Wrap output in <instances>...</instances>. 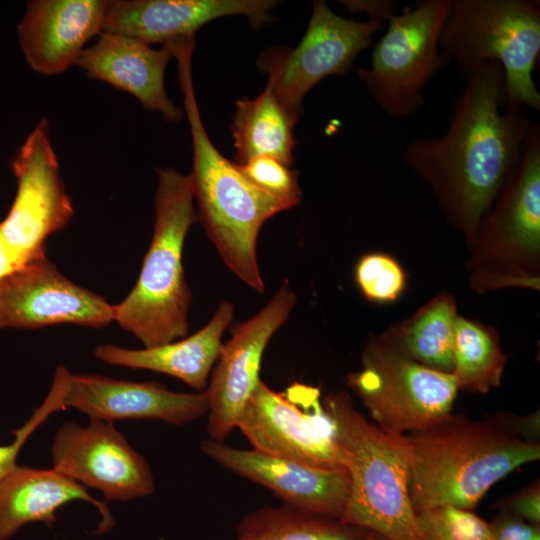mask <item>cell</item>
<instances>
[{"label":"cell","mask_w":540,"mask_h":540,"mask_svg":"<svg viewBox=\"0 0 540 540\" xmlns=\"http://www.w3.org/2000/svg\"><path fill=\"white\" fill-rule=\"evenodd\" d=\"M463 79L445 132L409 141L404 160L471 250L533 123L526 109L506 104L500 63L483 62Z\"/></svg>","instance_id":"1"},{"label":"cell","mask_w":540,"mask_h":540,"mask_svg":"<svg viewBox=\"0 0 540 540\" xmlns=\"http://www.w3.org/2000/svg\"><path fill=\"white\" fill-rule=\"evenodd\" d=\"M404 440L417 514L443 506L473 510L492 485L540 458L539 442L514 435L492 416L474 421L450 414Z\"/></svg>","instance_id":"2"},{"label":"cell","mask_w":540,"mask_h":540,"mask_svg":"<svg viewBox=\"0 0 540 540\" xmlns=\"http://www.w3.org/2000/svg\"><path fill=\"white\" fill-rule=\"evenodd\" d=\"M195 42L174 43L171 54L192 136L193 167L189 175L198 219L226 266L246 285L262 294L265 285L257 261V238L263 224L290 209L283 201L254 185L212 144L196 101L191 58Z\"/></svg>","instance_id":"3"},{"label":"cell","mask_w":540,"mask_h":540,"mask_svg":"<svg viewBox=\"0 0 540 540\" xmlns=\"http://www.w3.org/2000/svg\"><path fill=\"white\" fill-rule=\"evenodd\" d=\"M152 240L136 284L114 305V322L145 348L163 345L188 332L191 291L182 263L190 227L198 220L189 175L158 169Z\"/></svg>","instance_id":"4"},{"label":"cell","mask_w":540,"mask_h":540,"mask_svg":"<svg viewBox=\"0 0 540 540\" xmlns=\"http://www.w3.org/2000/svg\"><path fill=\"white\" fill-rule=\"evenodd\" d=\"M322 405L350 480L340 521L388 540H424L409 496L404 434L386 432L369 422L346 392L329 394Z\"/></svg>","instance_id":"5"},{"label":"cell","mask_w":540,"mask_h":540,"mask_svg":"<svg viewBox=\"0 0 540 540\" xmlns=\"http://www.w3.org/2000/svg\"><path fill=\"white\" fill-rule=\"evenodd\" d=\"M439 48L464 78L475 66L500 63L506 104L540 110L533 72L540 53V4L535 0H452Z\"/></svg>","instance_id":"6"},{"label":"cell","mask_w":540,"mask_h":540,"mask_svg":"<svg viewBox=\"0 0 540 540\" xmlns=\"http://www.w3.org/2000/svg\"><path fill=\"white\" fill-rule=\"evenodd\" d=\"M467 269L477 292L539 289L540 128L534 123L518 163L481 221Z\"/></svg>","instance_id":"7"},{"label":"cell","mask_w":540,"mask_h":540,"mask_svg":"<svg viewBox=\"0 0 540 540\" xmlns=\"http://www.w3.org/2000/svg\"><path fill=\"white\" fill-rule=\"evenodd\" d=\"M378 427L392 434L427 429L451 414L459 386L452 373L425 367L384 334L371 336L362 369L347 376Z\"/></svg>","instance_id":"8"},{"label":"cell","mask_w":540,"mask_h":540,"mask_svg":"<svg viewBox=\"0 0 540 540\" xmlns=\"http://www.w3.org/2000/svg\"><path fill=\"white\" fill-rule=\"evenodd\" d=\"M451 5L452 0H421L392 17L374 46L370 66L357 70L368 93L389 116L415 115L424 105L427 84L450 64L439 38Z\"/></svg>","instance_id":"9"},{"label":"cell","mask_w":540,"mask_h":540,"mask_svg":"<svg viewBox=\"0 0 540 540\" xmlns=\"http://www.w3.org/2000/svg\"><path fill=\"white\" fill-rule=\"evenodd\" d=\"M382 27L380 21L341 17L317 0L299 44L294 49H269L258 64L281 104L299 119L305 95L328 76L346 75Z\"/></svg>","instance_id":"10"},{"label":"cell","mask_w":540,"mask_h":540,"mask_svg":"<svg viewBox=\"0 0 540 540\" xmlns=\"http://www.w3.org/2000/svg\"><path fill=\"white\" fill-rule=\"evenodd\" d=\"M277 393L260 380L237 427L254 449L328 470H346L319 390L297 384Z\"/></svg>","instance_id":"11"},{"label":"cell","mask_w":540,"mask_h":540,"mask_svg":"<svg viewBox=\"0 0 540 540\" xmlns=\"http://www.w3.org/2000/svg\"><path fill=\"white\" fill-rule=\"evenodd\" d=\"M17 191L1 232L22 265L46 258V239L67 226L74 215L42 118L11 160Z\"/></svg>","instance_id":"12"},{"label":"cell","mask_w":540,"mask_h":540,"mask_svg":"<svg viewBox=\"0 0 540 540\" xmlns=\"http://www.w3.org/2000/svg\"><path fill=\"white\" fill-rule=\"evenodd\" d=\"M51 459L53 469L101 491L106 500L128 501L155 490L148 462L113 422L90 419L85 427L65 422L53 438Z\"/></svg>","instance_id":"13"},{"label":"cell","mask_w":540,"mask_h":540,"mask_svg":"<svg viewBox=\"0 0 540 540\" xmlns=\"http://www.w3.org/2000/svg\"><path fill=\"white\" fill-rule=\"evenodd\" d=\"M296 294L287 281L254 316L235 326L222 345L206 388L210 439L224 441L237 427L247 402L260 382L265 348L274 333L288 320Z\"/></svg>","instance_id":"14"},{"label":"cell","mask_w":540,"mask_h":540,"mask_svg":"<svg viewBox=\"0 0 540 540\" xmlns=\"http://www.w3.org/2000/svg\"><path fill=\"white\" fill-rule=\"evenodd\" d=\"M114 305L64 276L47 258L22 265L0 281V330L58 324L102 328Z\"/></svg>","instance_id":"15"},{"label":"cell","mask_w":540,"mask_h":540,"mask_svg":"<svg viewBox=\"0 0 540 540\" xmlns=\"http://www.w3.org/2000/svg\"><path fill=\"white\" fill-rule=\"evenodd\" d=\"M54 375L62 384L63 407L77 409L90 419H155L181 426L207 415L209 409L206 391L174 392L154 381L72 373L63 365L56 367Z\"/></svg>","instance_id":"16"},{"label":"cell","mask_w":540,"mask_h":540,"mask_svg":"<svg viewBox=\"0 0 540 540\" xmlns=\"http://www.w3.org/2000/svg\"><path fill=\"white\" fill-rule=\"evenodd\" d=\"M202 452L225 469L255 482L300 511L341 519L349 496L346 470H328L257 449L204 440Z\"/></svg>","instance_id":"17"},{"label":"cell","mask_w":540,"mask_h":540,"mask_svg":"<svg viewBox=\"0 0 540 540\" xmlns=\"http://www.w3.org/2000/svg\"><path fill=\"white\" fill-rule=\"evenodd\" d=\"M109 0H31L17 25L26 62L54 76L76 65L89 39L104 29Z\"/></svg>","instance_id":"18"},{"label":"cell","mask_w":540,"mask_h":540,"mask_svg":"<svg viewBox=\"0 0 540 540\" xmlns=\"http://www.w3.org/2000/svg\"><path fill=\"white\" fill-rule=\"evenodd\" d=\"M272 0H109L103 32L148 45L194 36L204 24L224 16L248 17L253 26L270 21Z\"/></svg>","instance_id":"19"},{"label":"cell","mask_w":540,"mask_h":540,"mask_svg":"<svg viewBox=\"0 0 540 540\" xmlns=\"http://www.w3.org/2000/svg\"><path fill=\"white\" fill-rule=\"evenodd\" d=\"M171 52L121 34L102 32L98 41L84 48L76 65L87 76L135 96L147 110L159 112L170 122L183 111L167 96L164 76Z\"/></svg>","instance_id":"20"},{"label":"cell","mask_w":540,"mask_h":540,"mask_svg":"<svg viewBox=\"0 0 540 540\" xmlns=\"http://www.w3.org/2000/svg\"><path fill=\"white\" fill-rule=\"evenodd\" d=\"M233 318L234 306L224 300L210 321L189 337L143 349L101 344L95 348L94 356L109 365L166 374L202 392L219 357L223 333Z\"/></svg>","instance_id":"21"},{"label":"cell","mask_w":540,"mask_h":540,"mask_svg":"<svg viewBox=\"0 0 540 540\" xmlns=\"http://www.w3.org/2000/svg\"><path fill=\"white\" fill-rule=\"evenodd\" d=\"M75 500L87 501L97 508L101 516L98 533L114 525L107 505L91 497L83 485L53 468L17 466L0 482V540H9L31 522L51 527L58 508Z\"/></svg>","instance_id":"22"},{"label":"cell","mask_w":540,"mask_h":540,"mask_svg":"<svg viewBox=\"0 0 540 540\" xmlns=\"http://www.w3.org/2000/svg\"><path fill=\"white\" fill-rule=\"evenodd\" d=\"M297 121L268 82L257 97L237 101L232 124L235 164L268 156L291 167L296 143L293 129Z\"/></svg>","instance_id":"23"},{"label":"cell","mask_w":540,"mask_h":540,"mask_svg":"<svg viewBox=\"0 0 540 540\" xmlns=\"http://www.w3.org/2000/svg\"><path fill=\"white\" fill-rule=\"evenodd\" d=\"M453 296L440 293L415 314L383 333L405 355L433 370L453 372V343L457 320Z\"/></svg>","instance_id":"24"},{"label":"cell","mask_w":540,"mask_h":540,"mask_svg":"<svg viewBox=\"0 0 540 540\" xmlns=\"http://www.w3.org/2000/svg\"><path fill=\"white\" fill-rule=\"evenodd\" d=\"M368 533L333 517L281 505L245 515L235 527V540H365Z\"/></svg>","instance_id":"25"},{"label":"cell","mask_w":540,"mask_h":540,"mask_svg":"<svg viewBox=\"0 0 540 540\" xmlns=\"http://www.w3.org/2000/svg\"><path fill=\"white\" fill-rule=\"evenodd\" d=\"M496 331L458 316L453 343V372L459 389L488 393L500 385L506 364Z\"/></svg>","instance_id":"26"},{"label":"cell","mask_w":540,"mask_h":540,"mask_svg":"<svg viewBox=\"0 0 540 540\" xmlns=\"http://www.w3.org/2000/svg\"><path fill=\"white\" fill-rule=\"evenodd\" d=\"M424 540H491L490 522L472 512L452 506L417 514Z\"/></svg>","instance_id":"27"},{"label":"cell","mask_w":540,"mask_h":540,"mask_svg":"<svg viewBox=\"0 0 540 540\" xmlns=\"http://www.w3.org/2000/svg\"><path fill=\"white\" fill-rule=\"evenodd\" d=\"M355 279L366 299L394 301L403 291L405 275L399 263L383 253L366 254L357 263Z\"/></svg>","instance_id":"28"},{"label":"cell","mask_w":540,"mask_h":540,"mask_svg":"<svg viewBox=\"0 0 540 540\" xmlns=\"http://www.w3.org/2000/svg\"><path fill=\"white\" fill-rule=\"evenodd\" d=\"M236 165L254 185L285 202L290 208L301 202L302 192L297 173L290 166L268 156H257Z\"/></svg>","instance_id":"29"},{"label":"cell","mask_w":540,"mask_h":540,"mask_svg":"<svg viewBox=\"0 0 540 540\" xmlns=\"http://www.w3.org/2000/svg\"><path fill=\"white\" fill-rule=\"evenodd\" d=\"M63 407V388L59 379L53 376L50 390L43 402L34 410L30 418L13 432L14 440L8 445H0V482L12 473L16 467V458L33 432L48 417Z\"/></svg>","instance_id":"30"},{"label":"cell","mask_w":540,"mask_h":540,"mask_svg":"<svg viewBox=\"0 0 540 540\" xmlns=\"http://www.w3.org/2000/svg\"><path fill=\"white\" fill-rule=\"evenodd\" d=\"M501 505L502 512H506L527 523L540 526L539 481L511 496Z\"/></svg>","instance_id":"31"},{"label":"cell","mask_w":540,"mask_h":540,"mask_svg":"<svg viewBox=\"0 0 540 540\" xmlns=\"http://www.w3.org/2000/svg\"><path fill=\"white\" fill-rule=\"evenodd\" d=\"M491 525V540H540V526L500 512Z\"/></svg>","instance_id":"32"},{"label":"cell","mask_w":540,"mask_h":540,"mask_svg":"<svg viewBox=\"0 0 540 540\" xmlns=\"http://www.w3.org/2000/svg\"><path fill=\"white\" fill-rule=\"evenodd\" d=\"M492 417L514 435L527 441L538 442L540 426L538 411L526 416L501 412Z\"/></svg>","instance_id":"33"},{"label":"cell","mask_w":540,"mask_h":540,"mask_svg":"<svg viewBox=\"0 0 540 540\" xmlns=\"http://www.w3.org/2000/svg\"><path fill=\"white\" fill-rule=\"evenodd\" d=\"M339 3L352 13H363L369 20L383 23L398 14V3L394 0H342Z\"/></svg>","instance_id":"34"},{"label":"cell","mask_w":540,"mask_h":540,"mask_svg":"<svg viewBox=\"0 0 540 540\" xmlns=\"http://www.w3.org/2000/svg\"><path fill=\"white\" fill-rule=\"evenodd\" d=\"M22 264L8 246L0 229V281Z\"/></svg>","instance_id":"35"},{"label":"cell","mask_w":540,"mask_h":540,"mask_svg":"<svg viewBox=\"0 0 540 540\" xmlns=\"http://www.w3.org/2000/svg\"><path fill=\"white\" fill-rule=\"evenodd\" d=\"M365 540H388L384 536L377 534L373 531H369L368 535L366 536Z\"/></svg>","instance_id":"36"}]
</instances>
